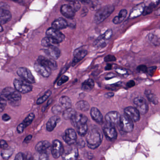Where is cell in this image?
<instances>
[{
    "label": "cell",
    "mask_w": 160,
    "mask_h": 160,
    "mask_svg": "<svg viewBox=\"0 0 160 160\" xmlns=\"http://www.w3.org/2000/svg\"><path fill=\"white\" fill-rule=\"evenodd\" d=\"M1 97L6 99L9 104L13 107L18 106L22 99L20 92L11 87H7L3 89Z\"/></svg>",
    "instance_id": "1"
},
{
    "label": "cell",
    "mask_w": 160,
    "mask_h": 160,
    "mask_svg": "<svg viewBox=\"0 0 160 160\" xmlns=\"http://www.w3.org/2000/svg\"><path fill=\"white\" fill-rule=\"evenodd\" d=\"M103 140V135L100 129L93 128L91 129L86 138L87 145L89 148L95 149L99 147Z\"/></svg>",
    "instance_id": "2"
},
{
    "label": "cell",
    "mask_w": 160,
    "mask_h": 160,
    "mask_svg": "<svg viewBox=\"0 0 160 160\" xmlns=\"http://www.w3.org/2000/svg\"><path fill=\"white\" fill-rule=\"evenodd\" d=\"M115 7L111 5H107L99 9L94 16V22L96 24L103 22L113 13Z\"/></svg>",
    "instance_id": "3"
},
{
    "label": "cell",
    "mask_w": 160,
    "mask_h": 160,
    "mask_svg": "<svg viewBox=\"0 0 160 160\" xmlns=\"http://www.w3.org/2000/svg\"><path fill=\"white\" fill-rule=\"evenodd\" d=\"M15 88L20 93L25 94L32 91V86L30 83L22 79L16 78L13 82Z\"/></svg>",
    "instance_id": "4"
},
{
    "label": "cell",
    "mask_w": 160,
    "mask_h": 160,
    "mask_svg": "<svg viewBox=\"0 0 160 160\" xmlns=\"http://www.w3.org/2000/svg\"><path fill=\"white\" fill-rule=\"evenodd\" d=\"M103 131L106 138L109 141H114L118 137V132L115 126L108 123L103 127Z\"/></svg>",
    "instance_id": "5"
},
{
    "label": "cell",
    "mask_w": 160,
    "mask_h": 160,
    "mask_svg": "<svg viewBox=\"0 0 160 160\" xmlns=\"http://www.w3.org/2000/svg\"><path fill=\"white\" fill-rule=\"evenodd\" d=\"M18 75L22 79L30 84H34L35 82V78L30 71L26 67H20L18 70Z\"/></svg>",
    "instance_id": "6"
},
{
    "label": "cell",
    "mask_w": 160,
    "mask_h": 160,
    "mask_svg": "<svg viewBox=\"0 0 160 160\" xmlns=\"http://www.w3.org/2000/svg\"><path fill=\"white\" fill-rule=\"evenodd\" d=\"M121 129L125 132H130L134 128L133 122L125 114L121 116L119 124Z\"/></svg>",
    "instance_id": "7"
},
{
    "label": "cell",
    "mask_w": 160,
    "mask_h": 160,
    "mask_svg": "<svg viewBox=\"0 0 160 160\" xmlns=\"http://www.w3.org/2000/svg\"><path fill=\"white\" fill-rule=\"evenodd\" d=\"M133 102L135 107L139 111L141 115H145L147 113L148 110V105L144 98L137 97L134 100Z\"/></svg>",
    "instance_id": "8"
},
{
    "label": "cell",
    "mask_w": 160,
    "mask_h": 160,
    "mask_svg": "<svg viewBox=\"0 0 160 160\" xmlns=\"http://www.w3.org/2000/svg\"><path fill=\"white\" fill-rule=\"evenodd\" d=\"M51 153L55 159H58L62 155L64 149L62 143L58 139H55L52 142Z\"/></svg>",
    "instance_id": "9"
},
{
    "label": "cell",
    "mask_w": 160,
    "mask_h": 160,
    "mask_svg": "<svg viewBox=\"0 0 160 160\" xmlns=\"http://www.w3.org/2000/svg\"><path fill=\"white\" fill-rule=\"evenodd\" d=\"M62 138L66 144L71 146L77 142V135L73 129L68 128L64 132Z\"/></svg>",
    "instance_id": "10"
},
{
    "label": "cell",
    "mask_w": 160,
    "mask_h": 160,
    "mask_svg": "<svg viewBox=\"0 0 160 160\" xmlns=\"http://www.w3.org/2000/svg\"><path fill=\"white\" fill-rule=\"evenodd\" d=\"M47 36L50 37L57 41L58 43L62 42L65 39L64 34L58 30L56 29L53 28H49L46 32Z\"/></svg>",
    "instance_id": "11"
},
{
    "label": "cell",
    "mask_w": 160,
    "mask_h": 160,
    "mask_svg": "<svg viewBox=\"0 0 160 160\" xmlns=\"http://www.w3.org/2000/svg\"><path fill=\"white\" fill-rule=\"evenodd\" d=\"M78 156V151L76 147L72 146L64 149L62 157L64 160H76Z\"/></svg>",
    "instance_id": "12"
},
{
    "label": "cell",
    "mask_w": 160,
    "mask_h": 160,
    "mask_svg": "<svg viewBox=\"0 0 160 160\" xmlns=\"http://www.w3.org/2000/svg\"><path fill=\"white\" fill-rule=\"evenodd\" d=\"M124 113L133 122H137L140 119L141 114L135 107L132 106L127 107L124 108Z\"/></svg>",
    "instance_id": "13"
},
{
    "label": "cell",
    "mask_w": 160,
    "mask_h": 160,
    "mask_svg": "<svg viewBox=\"0 0 160 160\" xmlns=\"http://www.w3.org/2000/svg\"><path fill=\"white\" fill-rule=\"evenodd\" d=\"M34 68L37 72L44 78L49 77L52 71L47 66L44 65L38 60L36 61L34 63Z\"/></svg>",
    "instance_id": "14"
},
{
    "label": "cell",
    "mask_w": 160,
    "mask_h": 160,
    "mask_svg": "<svg viewBox=\"0 0 160 160\" xmlns=\"http://www.w3.org/2000/svg\"><path fill=\"white\" fill-rule=\"evenodd\" d=\"M105 120L108 123L113 125L119 124L121 116L118 112L115 111H110L106 115Z\"/></svg>",
    "instance_id": "15"
},
{
    "label": "cell",
    "mask_w": 160,
    "mask_h": 160,
    "mask_svg": "<svg viewBox=\"0 0 160 160\" xmlns=\"http://www.w3.org/2000/svg\"><path fill=\"white\" fill-rule=\"evenodd\" d=\"M45 53L53 59H58L61 55V51L56 46H50L45 47L44 49Z\"/></svg>",
    "instance_id": "16"
},
{
    "label": "cell",
    "mask_w": 160,
    "mask_h": 160,
    "mask_svg": "<svg viewBox=\"0 0 160 160\" xmlns=\"http://www.w3.org/2000/svg\"><path fill=\"white\" fill-rule=\"evenodd\" d=\"M37 60L43 64L44 65L47 66L52 71H55L58 68V64H57V62L54 60V59L51 58H48L43 56H40L38 58Z\"/></svg>",
    "instance_id": "17"
},
{
    "label": "cell",
    "mask_w": 160,
    "mask_h": 160,
    "mask_svg": "<svg viewBox=\"0 0 160 160\" xmlns=\"http://www.w3.org/2000/svg\"><path fill=\"white\" fill-rule=\"evenodd\" d=\"M61 12L65 17L72 18L74 17L76 11L71 4H64L60 9Z\"/></svg>",
    "instance_id": "18"
},
{
    "label": "cell",
    "mask_w": 160,
    "mask_h": 160,
    "mask_svg": "<svg viewBox=\"0 0 160 160\" xmlns=\"http://www.w3.org/2000/svg\"><path fill=\"white\" fill-rule=\"evenodd\" d=\"M88 51L86 49H84L82 48H78L76 49L74 52V59L73 60L72 66H74L78 62L83 59L86 55H87Z\"/></svg>",
    "instance_id": "19"
},
{
    "label": "cell",
    "mask_w": 160,
    "mask_h": 160,
    "mask_svg": "<svg viewBox=\"0 0 160 160\" xmlns=\"http://www.w3.org/2000/svg\"><path fill=\"white\" fill-rule=\"evenodd\" d=\"M71 120L72 124L76 128L78 125L87 123L88 118L83 114L77 113Z\"/></svg>",
    "instance_id": "20"
},
{
    "label": "cell",
    "mask_w": 160,
    "mask_h": 160,
    "mask_svg": "<svg viewBox=\"0 0 160 160\" xmlns=\"http://www.w3.org/2000/svg\"><path fill=\"white\" fill-rule=\"evenodd\" d=\"M60 121V118L57 115L50 118L46 124L47 130L48 132H52Z\"/></svg>",
    "instance_id": "21"
},
{
    "label": "cell",
    "mask_w": 160,
    "mask_h": 160,
    "mask_svg": "<svg viewBox=\"0 0 160 160\" xmlns=\"http://www.w3.org/2000/svg\"><path fill=\"white\" fill-rule=\"evenodd\" d=\"M90 114L92 119L97 123L101 124L103 122L102 115L97 108H92Z\"/></svg>",
    "instance_id": "22"
},
{
    "label": "cell",
    "mask_w": 160,
    "mask_h": 160,
    "mask_svg": "<svg viewBox=\"0 0 160 160\" xmlns=\"http://www.w3.org/2000/svg\"><path fill=\"white\" fill-rule=\"evenodd\" d=\"M68 26V22L62 18H58L53 21L52 24V27L56 29L61 30L66 28Z\"/></svg>",
    "instance_id": "23"
},
{
    "label": "cell",
    "mask_w": 160,
    "mask_h": 160,
    "mask_svg": "<svg viewBox=\"0 0 160 160\" xmlns=\"http://www.w3.org/2000/svg\"><path fill=\"white\" fill-rule=\"evenodd\" d=\"M12 14L10 11L6 9H1V23L4 25L9 22L12 19Z\"/></svg>",
    "instance_id": "24"
},
{
    "label": "cell",
    "mask_w": 160,
    "mask_h": 160,
    "mask_svg": "<svg viewBox=\"0 0 160 160\" xmlns=\"http://www.w3.org/2000/svg\"><path fill=\"white\" fill-rule=\"evenodd\" d=\"M145 8V5L143 3L138 5L136 7H135L133 9L132 11L131 12L130 16H129V18H135L138 17L141 15V14H143V12H144Z\"/></svg>",
    "instance_id": "25"
},
{
    "label": "cell",
    "mask_w": 160,
    "mask_h": 160,
    "mask_svg": "<svg viewBox=\"0 0 160 160\" xmlns=\"http://www.w3.org/2000/svg\"><path fill=\"white\" fill-rule=\"evenodd\" d=\"M51 146L50 142L47 140H43L38 142L35 146V150L39 153L46 151Z\"/></svg>",
    "instance_id": "26"
},
{
    "label": "cell",
    "mask_w": 160,
    "mask_h": 160,
    "mask_svg": "<svg viewBox=\"0 0 160 160\" xmlns=\"http://www.w3.org/2000/svg\"><path fill=\"white\" fill-rule=\"evenodd\" d=\"M127 15V11L126 10H125V9L122 10L120 12L118 15L115 17L114 19H113V23H114V24H116V25L120 24L125 19Z\"/></svg>",
    "instance_id": "27"
},
{
    "label": "cell",
    "mask_w": 160,
    "mask_h": 160,
    "mask_svg": "<svg viewBox=\"0 0 160 160\" xmlns=\"http://www.w3.org/2000/svg\"><path fill=\"white\" fill-rule=\"evenodd\" d=\"M94 86V81L91 78L85 80L82 84V89L85 91H90Z\"/></svg>",
    "instance_id": "28"
},
{
    "label": "cell",
    "mask_w": 160,
    "mask_h": 160,
    "mask_svg": "<svg viewBox=\"0 0 160 160\" xmlns=\"http://www.w3.org/2000/svg\"><path fill=\"white\" fill-rule=\"evenodd\" d=\"M59 103L64 108H70L72 106V101L68 96H62L60 98Z\"/></svg>",
    "instance_id": "29"
},
{
    "label": "cell",
    "mask_w": 160,
    "mask_h": 160,
    "mask_svg": "<svg viewBox=\"0 0 160 160\" xmlns=\"http://www.w3.org/2000/svg\"><path fill=\"white\" fill-rule=\"evenodd\" d=\"M41 44L44 47H47L50 46H56L59 43L52 38L47 36L42 40Z\"/></svg>",
    "instance_id": "30"
},
{
    "label": "cell",
    "mask_w": 160,
    "mask_h": 160,
    "mask_svg": "<svg viewBox=\"0 0 160 160\" xmlns=\"http://www.w3.org/2000/svg\"><path fill=\"white\" fill-rule=\"evenodd\" d=\"M76 107L78 110L86 112L89 109L90 105L86 101H80L77 103Z\"/></svg>",
    "instance_id": "31"
},
{
    "label": "cell",
    "mask_w": 160,
    "mask_h": 160,
    "mask_svg": "<svg viewBox=\"0 0 160 160\" xmlns=\"http://www.w3.org/2000/svg\"><path fill=\"white\" fill-rule=\"evenodd\" d=\"M77 112L73 108H67L64 110L62 114V117L65 120L71 119L76 114Z\"/></svg>",
    "instance_id": "32"
},
{
    "label": "cell",
    "mask_w": 160,
    "mask_h": 160,
    "mask_svg": "<svg viewBox=\"0 0 160 160\" xmlns=\"http://www.w3.org/2000/svg\"><path fill=\"white\" fill-rule=\"evenodd\" d=\"M76 128L78 133L81 137L85 136L88 133V130L87 123H84V124L78 125L77 127H76Z\"/></svg>",
    "instance_id": "33"
},
{
    "label": "cell",
    "mask_w": 160,
    "mask_h": 160,
    "mask_svg": "<svg viewBox=\"0 0 160 160\" xmlns=\"http://www.w3.org/2000/svg\"><path fill=\"white\" fill-rule=\"evenodd\" d=\"M148 41L149 42L155 46L160 45V38L153 34H149L148 35Z\"/></svg>",
    "instance_id": "34"
},
{
    "label": "cell",
    "mask_w": 160,
    "mask_h": 160,
    "mask_svg": "<svg viewBox=\"0 0 160 160\" xmlns=\"http://www.w3.org/2000/svg\"><path fill=\"white\" fill-rule=\"evenodd\" d=\"M145 95L147 96L149 101L153 103V104H157L158 103V100L157 96L152 92H151L150 91H146Z\"/></svg>",
    "instance_id": "35"
},
{
    "label": "cell",
    "mask_w": 160,
    "mask_h": 160,
    "mask_svg": "<svg viewBox=\"0 0 160 160\" xmlns=\"http://www.w3.org/2000/svg\"><path fill=\"white\" fill-rule=\"evenodd\" d=\"M13 153V150L12 149L8 148L6 149H3V150L2 151L1 154L3 159L8 160L10 159V157L12 155Z\"/></svg>",
    "instance_id": "36"
},
{
    "label": "cell",
    "mask_w": 160,
    "mask_h": 160,
    "mask_svg": "<svg viewBox=\"0 0 160 160\" xmlns=\"http://www.w3.org/2000/svg\"><path fill=\"white\" fill-rule=\"evenodd\" d=\"M51 94H52V92H51V91H48L42 96L39 98V99L37 100L36 104H37L40 105L44 102L50 97Z\"/></svg>",
    "instance_id": "37"
},
{
    "label": "cell",
    "mask_w": 160,
    "mask_h": 160,
    "mask_svg": "<svg viewBox=\"0 0 160 160\" xmlns=\"http://www.w3.org/2000/svg\"><path fill=\"white\" fill-rule=\"evenodd\" d=\"M35 118V115L34 113H32L29 114L28 116L23 121V124L25 125L26 127H28L31 124Z\"/></svg>",
    "instance_id": "38"
},
{
    "label": "cell",
    "mask_w": 160,
    "mask_h": 160,
    "mask_svg": "<svg viewBox=\"0 0 160 160\" xmlns=\"http://www.w3.org/2000/svg\"><path fill=\"white\" fill-rule=\"evenodd\" d=\"M156 4L155 3H151L149 6L145 7L143 12V15L144 16H146L147 15L149 14L153 11V9L155 8Z\"/></svg>",
    "instance_id": "39"
},
{
    "label": "cell",
    "mask_w": 160,
    "mask_h": 160,
    "mask_svg": "<svg viewBox=\"0 0 160 160\" xmlns=\"http://www.w3.org/2000/svg\"><path fill=\"white\" fill-rule=\"evenodd\" d=\"M113 35V32L111 30H108L105 32L102 35L100 36V38H102L105 41H108L109 39H111Z\"/></svg>",
    "instance_id": "40"
},
{
    "label": "cell",
    "mask_w": 160,
    "mask_h": 160,
    "mask_svg": "<svg viewBox=\"0 0 160 160\" xmlns=\"http://www.w3.org/2000/svg\"><path fill=\"white\" fill-rule=\"evenodd\" d=\"M62 108L59 105H56L54 106L52 108V111L55 115H59L62 112Z\"/></svg>",
    "instance_id": "41"
},
{
    "label": "cell",
    "mask_w": 160,
    "mask_h": 160,
    "mask_svg": "<svg viewBox=\"0 0 160 160\" xmlns=\"http://www.w3.org/2000/svg\"><path fill=\"white\" fill-rule=\"evenodd\" d=\"M7 101L6 99L2 97H1V108H0V111L2 112L5 109L6 105H7Z\"/></svg>",
    "instance_id": "42"
},
{
    "label": "cell",
    "mask_w": 160,
    "mask_h": 160,
    "mask_svg": "<svg viewBox=\"0 0 160 160\" xmlns=\"http://www.w3.org/2000/svg\"><path fill=\"white\" fill-rule=\"evenodd\" d=\"M68 80H69V77H68L65 75L63 76L60 78V79L58 81L57 85L58 86H61L62 84L67 82Z\"/></svg>",
    "instance_id": "43"
},
{
    "label": "cell",
    "mask_w": 160,
    "mask_h": 160,
    "mask_svg": "<svg viewBox=\"0 0 160 160\" xmlns=\"http://www.w3.org/2000/svg\"><path fill=\"white\" fill-rule=\"evenodd\" d=\"M137 70L139 72L146 73L148 72V68L145 65H140L137 67Z\"/></svg>",
    "instance_id": "44"
},
{
    "label": "cell",
    "mask_w": 160,
    "mask_h": 160,
    "mask_svg": "<svg viewBox=\"0 0 160 160\" xmlns=\"http://www.w3.org/2000/svg\"><path fill=\"white\" fill-rule=\"evenodd\" d=\"M39 153L40 155H39V159L40 160H48L49 159V156L46 151Z\"/></svg>",
    "instance_id": "45"
},
{
    "label": "cell",
    "mask_w": 160,
    "mask_h": 160,
    "mask_svg": "<svg viewBox=\"0 0 160 160\" xmlns=\"http://www.w3.org/2000/svg\"><path fill=\"white\" fill-rule=\"evenodd\" d=\"M104 61L106 62H114L116 61V58L113 55H108L104 58Z\"/></svg>",
    "instance_id": "46"
},
{
    "label": "cell",
    "mask_w": 160,
    "mask_h": 160,
    "mask_svg": "<svg viewBox=\"0 0 160 160\" xmlns=\"http://www.w3.org/2000/svg\"><path fill=\"white\" fill-rule=\"evenodd\" d=\"M25 128H26V126L23 124V122L20 123V124H19V125L18 126L17 128L18 132L19 134L22 133L24 132Z\"/></svg>",
    "instance_id": "47"
},
{
    "label": "cell",
    "mask_w": 160,
    "mask_h": 160,
    "mask_svg": "<svg viewBox=\"0 0 160 160\" xmlns=\"http://www.w3.org/2000/svg\"><path fill=\"white\" fill-rule=\"evenodd\" d=\"M1 148L2 149H6L9 148V146L7 142L4 140H1Z\"/></svg>",
    "instance_id": "48"
},
{
    "label": "cell",
    "mask_w": 160,
    "mask_h": 160,
    "mask_svg": "<svg viewBox=\"0 0 160 160\" xmlns=\"http://www.w3.org/2000/svg\"><path fill=\"white\" fill-rule=\"evenodd\" d=\"M25 159V155L22 152H18L15 157V160H24Z\"/></svg>",
    "instance_id": "49"
},
{
    "label": "cell",
    "mask_w": 160,
    "mask_h": 160,
    "mask_svg": "<svg viewBox=\"0 0 160 160\" xmlns=\"http://www.w3.org/2000/svg\"><path fill=\"white\" fill-rule=\"evenodd\" d=\"M156 70V66H152V67H149V68H148V73L150 75H152Z\"/></svg>",
    "instance_id": "50"
},
{
    "label": "cell",
    "mask_w": 160,
    "mask_h": 160,
    "mask_svg": "<svg viewBox=\"0 0 160 160\" xmlns=\"http://www.w3.org/2000/svg\"><path fill=\"white\" fill-rule=\"evenodd\" d=\"M11 118L9 115L7 114H4L2 115V120L5 122H7L11 120Z\"/></svg>",
    "instance_id": "51"
},
{
    "label": "cell",
    "mask_w": 160,
    "mask_h": 160,
    "mask_svg": "<svg viewBox=\"0 0 160 160\" xmlns=\"http://www.w3.org/2000/svg\"><path fill=\"white\" fill-rule=\"evenodd\" d=\"M135 85V82L133 80H130V81H128L126 84V86L129 88L133 87Z\"/></svg>",
    "instance_id": "52"
},
{
    "label": "cell",
    "mask_w": 160,
    "mask_h": 160,
    "mask_svg": "<svg viewBox=\"0 0 160 160\" xmlns=\"http://www.w3.org/2000/svg\"><path fill=\"white\" fill-rule=\"evenodd\" d=\"M77 142V144L79 148H83L85 147V142L82 139H79Z\"/></svg>",
    "instance_id": "53"
},
{
    "label": "cell",
    "mask_w": 160,
    "mask_h": 160,
    "mask_svg": "<svg viewBox=\"0 0 160 160\" xmlns=\"http://www.w3.org/2000/svg\"><path fill=\"white\" fill-rule=\"evenodd\" d=\"M115 77V74L113 73H108V74L106 76L105 78L106 79L108 80V79L113 78Z\"/></svg>",
    "instance_id": "54"
},
{
    "label": "cell",
    "mask_w": 160,
    "mask_h": 160,
    "mask_svg": "<svg viewBox=\"0 0 160 160\" xmlns=\"http://www.w3.org/2000/svg\"><path fill=\"white\" fill-rule=\"evenodd\" d=\"M32 138V135H29L28 136L25 138V139H24V142H25V143H28V142L30 141Z\"/></svg>",
    "instance_id": "55"
},
{
    "label": "cell",
    "mask_w": 160,
    "mask_h": 160,
    "mask_svg": "<svg viewBox=\"0 0 160 160\" xmlns=\"http://www.w3.org/2000/svg\"><path fill=\"white\" fill-rule=\"evenodd\" d=\"M114 95V93L112 92H108V93H106L105 94V96L106 98H110L111 97H113Z\"/></svg>",
    "instance_id": "56"
},
{
    "label": "cell",
    "mask_w": 160,
    "mask_h": 160,
    "mask_svg": "<svg viewBox=\"0 0 160 160\" xmlns=\"http://www.w3.org/2000/svg\"><path fill=\"white\" fill-rule=\"evenodd\" d=\"M79 2H81L83 4H88L90 2L91 0H78Z\"/></svg>",
    "instance_id": "57"
},
{
    "label": "cell",
    "mask_w": 160,
    "mask_h": 160,
    "mask_svg": "<svg viewBox=\"0 0 160 160\" xmlns=\"http://www.w3.org/2000/svg\"><path fill=\"white\" fill-rule=\"evenodd\" d=\"M112 66L111 64H108L105 67V70L106 71H109L112 69Z\"/></svg>",
    "instance_id": "58"
},
{
    "label": "cell",
    "mask_w": 160,
    "mask_h": 160,
    "mask_svg": "<svg viewBox=\"0 0 160 160\" xmlns=\"http://www.w3.org/2000/svg\"><path fill=\"white\" fill-rule=\"evenodd\" d=\"M156 14L158 15H160V8L157 10V12H156Z\"/></svg>",
    "instance_id": "59"
},
{
    "label": "cell",
    "mask_w": 160,
    "mask_h": 160,
    "mask_svg": "<svg viewBox=\"0 0 160 160\" xmlns=\"http://www.w3.org/2000/svg\"><path fill=\"white\" fill-rule=\"evenodd\" d=\"M13 1L16 2H20L21 0H13Z\"/></svg>",
    "instance_id": "60"
},
{
    "label": "cell",
    "mask_w": 160,
    "mask_h": 160,
    "mask_svg": "<svg viewBox=\"0 0 160 160\" xmlns=\"http://www.w3.org/2000/svg\"><path fill=\"white\" fill-rule=\"evenodd\" d=\"M1 32H2V27L1 26Z\"/></svg>",
    "instance_id": "61"
}]
</instances>
